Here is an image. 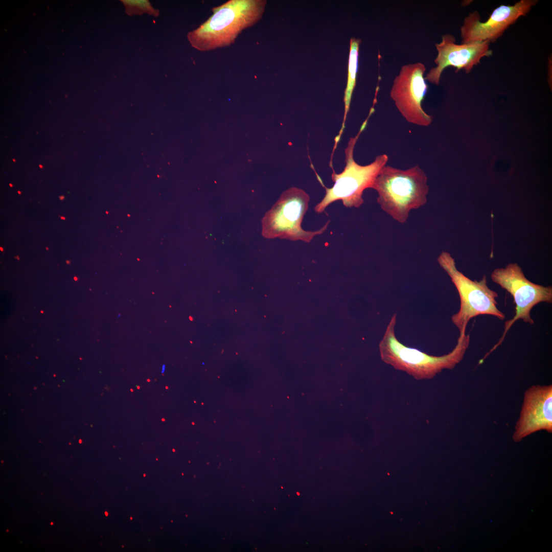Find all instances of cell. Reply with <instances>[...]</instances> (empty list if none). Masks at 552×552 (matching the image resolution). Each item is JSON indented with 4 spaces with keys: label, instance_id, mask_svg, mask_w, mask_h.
<instances>
[{
    "label": "cell",
    "instance_id": "cell-4",
    "mask_svg": "<svg viewBox=\"0 0 552 552\" xmlns=\"http://www.w3.org/2000/svg\"><path fill=\"white\" fill-rule=\"evenodd\" d=\"M373 112L372 110L370 111L358 133L350 139L344 150L346 165L343 170L340 173H336L332 168L331 178L334 185L331 188L325 187V196L315 206V212H324L329 204L337 200H341L347 208L360 207L364 202L363 191L370 188L380 170L386 165L388 157L385 154L378 155L372 163L364 166L359 165L354 159L355 145Z\"/></svg>",
    "mask_w": 552,
    "mask_h": 552
},
{
    "label": "cell",
    "instance_id": "cell-16",
    "mask_svg": "<svg viewBox=\"0 0 552 552\" xmlns=\"http://www.w3.org/2000/svg\"><path fill=\"white\" fill-rule=\"evenodd\" d=\"M60 198L61 199V200H62L64 198V197L63 196L60 197Z\"/></svg>",
    "mask_w": 552,
    "mask_h": 552
},
{
    "label": "cell",
    "instance_id": "cell-9",
    "mask_svg": "<svg viewBox=\"0 0 552 552\" xmlns=\"http://www.w3.org/2000/svg\"><path fill=\"white\" fill-rule=\"evenodd\" d=\"M537 0H521L512 6L501 5L496 8L485 22L474 11L466 17L461 28V43L476 41H495L511 25L522 16H525Z\"/></svg>",
    "mask_w": 552,
    "mask_h": 552
},
{
    "label": "cell",
    "instance_id": "cell-6",
    "mask_svg": "<svg viewBox=\"0 0 552 552\" xmlns=\"http://www.w3.org/2000/svg\"><path fill=\"white\" fill-rule=\"evenodd\" d=\"M309 200V195L301 188L291 187L284 191L262 219V236L309 243L315 236L323 234L330 220L316 231H306L302 227Z\"/></svg>",
    "mask_w": 552,
    "mask_h": 552
},
{
    "label": "cell",
    "instance_id": "cell-12",
    "mask_svg": "<svg viewBox=\"0 0 552 552\" xmlns=\"http://www.w3.org/2000/svg\"><path fill=\"white\" fill-rule=\"evenodd\" d=\"M360 42V39L354 37L352 38L350 40L348 81L344 97L345 111L342 127L339 134L335 139V141L336 143L339 142L341 135L343 132L347 114L349 110L352 93L356 85V75L358 68V51Z\"/></svg>",
    "mask_w": 552,
    "mask_h": 552
},
{
    "label": "cell",
    "instance_id": "cell-5",
    "mask_svg": "<svg viewBox=\"0 0 552 552\" xmlns=\"http://www.w3.org/2000/svg\"><path fill=\"white\" fill-rule=\"evenodd\" d=\"M437 261L449 276L459 296V309L451 317L459 334L465 333L470 320L478 315H490L500 320L505 319L504 314L497 307L498 293L488 286L486 275L479 281L471 280L457 269L454 259L447 251H442Z\"/></svg>",
    "mask_w": 552,
    "mask_h": 552
},
{
    "label": "cell",
    "instance_id": "cell-14",
    "mask_svg": "<svg viewBox=\"0 0 552 552\" xmlns=\"http://www.w3.org/2000/svg\"><path fill=\"white\" fill-rule=\"evenodd\" d=\"M165 364H164V365H163L162 366V373H163L164 372V371H165Z\"/></svg>",
    "mask_w": 552,
    "mask_h": 552
},
{
    "label": "cell",
    "instance_id": "cell-17",
    "mask_svg": "<svg viewBox=\"0 0 552 552\" xmlns=\"http://www.w3.org/2000/svg\"><path fill=\"white\" fill-rule=\"evenodd\" d=\"M1 250H3V248H1Z\"/></svg>",
    "mask_w": 552,
    "mask_h": 552
},
{
    "label": "cell",
    "instance_id": "cell-15",
    "mask_svg": "<svg viewBox=\"0 0 552 552\" xmlns=\"http://www.w3.org/2000/svg\"><path fill=\"white\" fill-rule=\"evenodd\" d=\"M60 218L62 220H65V218L64 217H61Z\"/></svg>",
    "mask_w": 552,
    "mask_h": 552
},
{
    "label": "cell",
    "instance_id": "cell-10",
    "mask_svg": "<svg viewBox=\"0 0 552 552\" xmlns=\"http://www.w3.org/2000/svg\"><path fill=\"white\" fill-rule=\"evenodd\" d=\"M455 38L450 34L442 36V40L435 46L438 55L434 61L436 66L430 70L424 78L431 83L438 85L444 70L449 66L456 68V72L464 69L468 74L474 65L480 63L484 57L492 55L490 42L487 40L457 44Z\"/></svg>",
    "mask_w": 552,
    "mask_h": 552
},
{
    "label": "cell",
    "instance_id": "cell-2",
    "mask_svg": "<svg viewBox=\"0 0 552 552\" xmlns=\"http://www.w3.org/2000/svg\"><path fill=\"white\" fill-rule=\"evenodd\" d=\"M397 315L394 314L385 330L379 347L381 359L396 370L406 372L417 380L430 379L444 369H453L463 359L470 341L469 335L459 334L457 343L449 353L435 356L404 345L396 337Z\"/></svg>",
    "mask_w": 552,
    "mask_h": 552
},
{
    "label": "cell",
    "instance_id": "cell-13",
    "mask_svg": "<svg viewBox=\"0 0 552 552\" xmlns=\"http://www.w3.org/2000/svg\"><path fill=\"white\" fill-rule=\"evenodd\" d=\"M126 14L130 16L141 15L144 13L158 17L159 11L154 8L148 0H121Z\"/></svg>",
    "mask_w": 552,
    "mask_h": 552
},
{
    "label": "cell",
    "instance_id": "cell-11",
    "mask_svg": "<svg viewBox=\"0 0 552 552\" xmlns=\"http://www.w3.org/2000/svg\"><path fill=\"white\" fill-rule=\"evenodd\" d=\"M552 431V385H534L525 393L513 439L519 442L536 431Z\"/></svg>",
    "mask_w": 552,
    "mask_h": 552
},
{
    "label": "cell",
    "instance_id": "cell-1",
    "mask_svg": "<svg viewBox=\"0 0 552 552\" xmlns=\"http://www.w3.org/2000/svg\"><path fill=\"white\" fill-rule=\"evenodd\" d=\"M266 4L265 0H229L214 7L206 21L188 33V40L201 52L229 46L242 31L261 19Z\"/></svg>",
    "mask_w": 552,
    "mask_h": 552
},
{
    "label": "cell",
    "instance_id": "cell-7",
    "mask_svg": "<svg viewBox=\"0 0 552 552\" xmlns=\"http://www.w3.org/2000/svg\"><path fill=\"white\" fill-rule=\"evenodd\" d=\"M493 282L507 290L513 296L515 304V314L505 321L502 335L498 341L479 360L481 363L486 357L503 342L512 326L520 319L531 325L534 324L531 316L532 309L540 303H552V287L532 283L525 277L522 268L516 263L508 264L504 268L495 269L491 274Z\"/></svg>",
    "mask_w": 552,
    "mask_h": 552
},
{
    "label": "cell",
    "instance_id": "cell-8",
    "mask_svg": "<svg viewBox=\"0 0 552 552\" xmlns=\"http://www.w3.org/2000/svg\"><path fill=\"white\" fill-rule=\"evenodd\" d=\"M425 72L426 67L421 62L403 65L393 80L390 96L408 122L426 127L431 123L432 118L422 107L428 89Z\"/></svg>",
    "mask_w": 552,
    "mask_h": 552
},
{
    "label": "cell",
    "instance_id": "cell-3",
    "mask_svg": "<svg viewBox=\"0 0 552 552\" xmlns=\"http://www.w3.org/2000/svg\"><path fill=\"white\" fill-rule=\"evenodd\" d=\"M370 188L377 192L381 209L401 223L407 221L411 210L426 204L429 192L427 175L419 165L403 170L386 165Z\"/></svg>",
    "mask_w": 552,
    "mask_h": 552
}]
</instances>
